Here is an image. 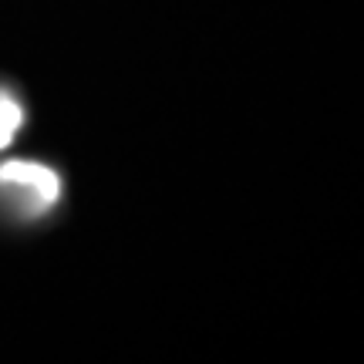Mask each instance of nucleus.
Here are the masks:
<instances>
[{
	"label": "nucleus",
	"instance_id": "nucleus-1",
	"mask_svg": "<svg viewBox=\"0 0 364 364\" xmlns=\"http://www.w3.org/2000/svg\"><path fill=\"white\" fill-rule=\"evenodd\" d=\"M0 189L24 216H44L61 199V176L31 159H11L0 166Z\"/></svg>",
	"mask_w": 364,
	"mask_h": 364
},
{
	"label": "nucleus",
	"instance_id": "nucleus-2",
	"mask_svg": "<svg viewBox=\"0 0 364 364\" xmlns=\"http://www.w3.org/2000/svg\"><path fill=\"white\" fill-rule=\"evenodd\" d=\"M24 125V108L14 98L11 91L0 88V149H7L14 142V135Z\"/></svg>",
	"mask_w": 364,
	"mask_h": 364
}]
</instances>
